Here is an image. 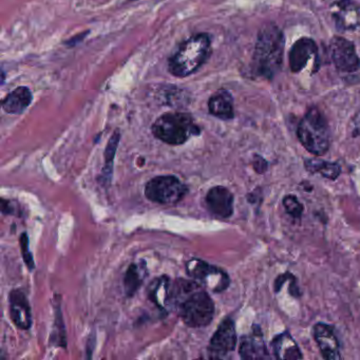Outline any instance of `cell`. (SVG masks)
<instances>
[{"mask_svg": "<svg viewBox=\"0 0 360 360\" xmlns=\"http://www.w3.org/2000/svg\"><path fill=\"white\" fill-rule=\"evenodd\" d=\"M174 309L189 328H205L214 318V303L201 284L193 280L176 279L172 284Z\"/></svg>", "mask_w": 360, "mask_h": 360, "instance_id": "6da1fadb", "label": "cell"}, {"mask_svg": "<svg viewBox=\"0 0 360 360\" xmlns=\"http://www.w3.org/2000/svg\"><path fill=\"white\" fill-rule=\"evenodd\" d=\"M284 37L275 25L261 29L252 58V70L258 77L273 79L283 62Z\"/></svg>", "mask_w": 360, "mask_h": 360, "instance_id": "7a4b0ae2", "label": "cell"}, {"mask_svg": "<svg viewBox=\"0 0 360 360\" xmlns=\"http://www.w3.org/2000/svg\"><path fill=\"white\" fill-rule=\"evenodd\" d=\"M212 53V41L205 33L185 41L168 60V70L176 77H186L197 72Z\"/></svg>", "mask_w": 360, "mask_h": 360, "instance_id": "3957f363", "label": "cell"}, {"mask_svg": "<svg viewBox=\"0 0 360 360\" xmlns=\"http://www.w3.org/2000/svg\"><path fill=\"white\" fill-rule=\"evenodd\" d=\"M297 136L302 146L311 155L321 157L330 148V128L326 117L317 108L309 109L301 120Z\"/></svg>", "mask_w": 360, "mask_h": 360, "instance_id": "277c9868", "label": "cell"}, {"mask_svg": "<svg viewBox=\"0 0 360 360\" xmlns=\"http://www.w3.org/2000/svg\"><path fill=\"white\" fill-rule=\"evenodd\" d=\"M153 136L169 145H182L191 136L200 134L193 117L187 113L170 112L161 115L153 123Z\"/></svg>", "mask_w": 360, "mask_h": 360, "instance_id": "5b68a950", "label": "cell"}, {"mask_svg": "<svg viewBox=\"0 0 360 360\" xmlns=\"http://www.w3.org/2000/svg\"><path fill=\"white\" fill-rule=\"evenodd\" d=\"M186 193L187 187L174 176H155L145 186L147 199L163 205L178 203Z\"/></svg>", "mask_w": 360, "mask_h": 360, "instance_id": "8992f818", "label": "cell"}, {"mask_svg": "<svg viewBox=\"0 0 360 360\" xmlns=\"http://www.w3.org/2000/svg\"><path fill=\"white\" fill-rule=\"evenodd\" d=\"M187 274L204 288L221 292L229 285V277L224 271L200 259H191L186 264Z\"/></svg>", "mask_w": 360, "mask_h": 360, "instance_id": "52a82bcc", "label": "cell"}, {"mask_svg": "<svg viewBox=\"0 0 360 360\" xmlns=\"http://www.w3.org/2000/svg\"><path fill=\"white\" fill-rule=\"evenodd\" d=\"M330 53L339 72L353 75L360 69V58L352 41L336 37L330 41Z\"/></svg>", "mask_w": 360, "mask_h": 360, "instance_id": "ba28073f", "label": "cell"}, {"mask_svg": "<svg viewBox=\"0 0 360 360\" xmlns=\"http://www.w3.org/2000/svg\"><path fill=\"white\" fill-rule=\"evenodd\" d=\"M237 333L235 323L231 318L221 322L218 330L210 339L208 354L210 358H224L236 349Z\"/></svg>", "mask_w": 360, "mask_h": 360, "instance_id": "9c48e42d", "label": "cell"}, {"mask_svg": "<svg viewBox=\"0 0 360 360\" xmlns=\"http://www.w3.org/2000/svg\"><path fill=\"white\" fill-rule=\"evenodd\" d=\"M333 20L339 31H349L357 28L360 22V8L353 0H338L333 4Z\"/></svg>", "mask_w": 360, "mask_h": 360, "instance_id": "30bf717a", "label": "cell"}, {"mask_svg": "<svg viewBox=\"0 0 360 360\" xmlns=\"http://www.w3.org/2000/svg\"><path fill=\"white\" fill-rule=\"evenodd\" d=\"M10 316L18 328L29 330L32 326V314L26 294L20 290L10 292Z\"/></svg>", "mask_w": 360, "mask_h": 360, "instance_id": "8fae6325", "label": "cell"}, {"mask_svg": "<svg viewBox=\"0 0 360 360\" xmlns=\"http://www.w3.org/2000/svg\"><path fill=\"white\" fill-rule=\"evenodd\" d=\"M313 335L323 358L328 360L341 359L339 341L330 326L322 322L315 324Z\"/></svg>", "mask_w": 360, "mask_h": 360, "instance_id": "7c38bea8", "label": "cell"}, {"mask_svg": "<svg viewBox=\"0 0 360 360\" xmlns=\"http://www.w3.org/2000/svg\"><path fill=\"white\" fill-rule=\"evenodd\" d=\"M208 210L214 216L229 218L233 214V195L226 187H212L206 195Z\"/></svg>", "mask_w": 360, "mask_h": 360, "instance_id": "4fadbf2b", "label": "cell"}, {"mask_svg": "<svg viewBox=\"0 0 360 360\" xmlns=\"http://www.w3.org/2000/svg\"><path fill=\"white\" fill-rule=\"evenodd\" d=\"M172 284L174 281L167 276H162L149 285V298L161 311H172Z\"/></svg>", "mask_w": 360, "mask_h": 360, "instance_id": "5bb4252c", "label": "cell"}, {"mask_svg": "<svg viewBox=\"0 0 360 360\" xmlns=\"http://www.w3.org/2000/svg\"><path fill=\"white\" fill-rule=\"evenodd\" d=\"M317 54V46L311 39L303 37L292 46L290 53V67L292 72L297 73L303 70L307 62Z\"/></svg>", "mask_w": 360, "mask_h": 360, "instance_id": "9a60e30c", "label": "cell"}, {"mask_svg": "<svg viewBox=\"0 0 360 360\" xmlns=\"http://www.w3.org/2000/svg\"><path fill=\"white\" fill-rule=\"evenodd\" d=\"M240 356L243 359H266L269 358V352L263 341L260 328L252 335L244 336L241 339L239 349Z\"/></svg>", "mask_w": 360, "mask_h": 360, "instance_id": "2e32d148", "label": "cell"}, {"mask_svg": "<svg viewBox=\"0 0 360 360\" xmlns=\"http://www.w3.org/2000/svg\"><path fill=\"white\" fill-rule=\"evenodd\" d=\"M208 110L210 115L218 119L224 120V121L233 119L235 112H233V96L227 90H219L208 101Z\"/></svg>", "mask_w": 360, "mask_h": 360, "instance_id": "e0dca14e", "label": "cell"}, {"mask_svg": "<svg viewBox=\"0 0 360 360\" xmlns=\"http://www.w3.org/2000/svg\"><path fill=\"white\" fill-rule=\"evenodd\" d=\"M271 347L278 359H302L303 358L296 341L288 333L278 335L271 341Z\"/></svg>", "mask_w": 360, "mask_h": 360, "instance_id": "ac0fdd59", "label": "cell"}, {"mask_svg": "<svg viewBox=\"0 0 360 360\" xmlns=\"http://www.w3.org/2000/svg\"><path fill=\"white\" fill-rule=\"evenodd\" d=\"M33 96L30 89L20 87L6 96L3 102V109L10 115H20L24 112L32 102Z\"/></svg>", "mask_w": 360, "mask_h": 360, "instance_id": "d6986e66", "label": "cell"}, {"mask_svg": "<svg viewBox=\"0 0 360 360\" xmlns=\"http://www.w3.org/2000/svg\"><path fill=\"white\" fill-rule=\"evenodd\" d=\"M305 169L311 174H319L328 180H336L341 174V167L338 163L324 161L320 159H307L304 161Z\"/></svg>", "mask_w": 360, "mask_h": 360, "instance_id": "ffe728a7", "label": "cell"}, {"mask_svg": "<svg viewBox=\"0 0 360 360\" xmlns=\"http://www.w3.org/2000/svg\"><path fill=\"white\" fill-rule=\"evenodd\" d=\"M145 276H146L145 262H143L142 264L134 263V264L130 265L127 273H126L125 279H124L125 292L127 296H132L134 292H136V290L142 285L143 281L145 280Z\"/></svg>", "mask_w": 360, "mask_h": 360, "instance_id": "44dd1931", "label": "cell"}, {"mask_svg": "<svg viewBox=\"0 0 360 360\" xmlns=\"http://www.w3.org/2000/svg\"><path fill=\"white\" fill-rule=\"evenodd\" d=\"M120 131H115L111 136L108 145L105 151V168L103 170V178H107V182L111 181V174H112V164L115 160V153H117V145L120 143Z\"/></svg>", "mask_w": 360, "mask_h": 360, "instance_id": "7402d4cb", "label": "cell"}, {"mask_svg": "<svg viewBox=\"0 0 360 360\" xmlns=\"http://www.w3.org/2000/svg\"><path fill=\"white\" fill-rule=\"evenodd\" d=\"M283 206L285 208V212L292 218L299 219L302 216L303 206L298 201L296 195H288L284 197Z\"/></svg>", "mask_w": 360, "mask_h": 360, "instance_id": "603a6c76", "label": "cell"}, {"mask_svg": "<svg viewBox=\"0 0 360 360\" xmlns=\"http://www.w3.org/2000/svg\"><path fill=\"white\" fill-rule=\"evenodd\" d=\"M20 248H22V254L24 257L25 263L30 271L35 269L34 259H33L32 254L29 250V238L27 233H22L20 238Z\"/></svg>", "mask_w": 360, "mask_h": 360, "instance_id": "cb8c5ba5", "label": "cell"}, {"mask_svg": "<svg viewBox=\"0 0 360 360\" xmlns=\"http://www.w3.org/2000/svg\"><path fill=\"white\" fill-rule=\"evenodd\" d=\"M252 165H254V169L256 170L258 174H263V172L267 169V162L265 161L262 157H260V155H256V157H255Z\"/></svg>", "mask_w": 360, "mask_h": 360, "instance_id": "d4e9b609", "label": "cell"}]
</instances>
